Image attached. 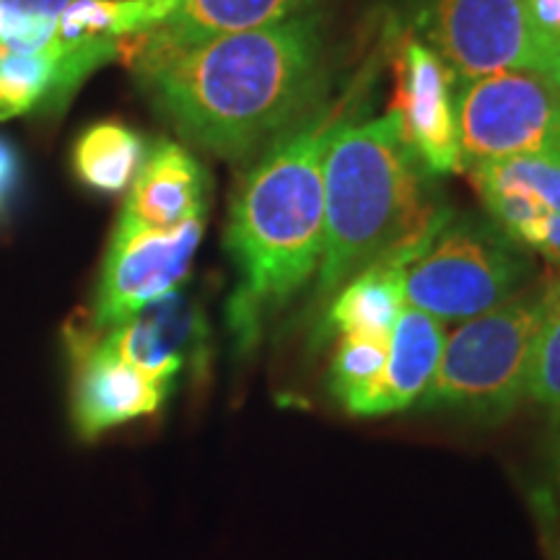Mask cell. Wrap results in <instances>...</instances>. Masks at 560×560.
Returning a JSON list of instances; mask_svg holds the SVG:
<instances>
[{"mask_svg": "<svg viewBox=\"0 0 560 560\" xmlns=\"http://www.w3.org/2000/svg\"><path fill=\"white\" fill-rule=\"evenodd\" d=\"M545 73H548L550 79L560 86V45L556 47V52H552V58L548 62V70H545Z\"/></svg>", "mask_w": 560, "mask_h": 560, "instance_id": "603a6c76", "label": "cell"}, {"mask_svg": "<svg viewBox=\"0 0 560 560\" xmlns=\"http://www.w3.org/2000/svg\"><path fill=\"white\" fill-rule=\"evenodd\" d=\"M452 70L423 42H405L397 66L395 112L405 143L418 164L433 174L459 172L457 115Z\"/></svg>", "mask_w": 560, "mask_h": 560, "instance_id": "7c38bea8", "label": "cell"}, {"mask_svg": "<svg viewBox=\"0 0 560 560\" xmlns=\"http://www.w3.org/2000/svg\"><path fill=\"white\" fill-rule=\"evenodd\" d=\"M102 338L122 361L170 389L190 371L206 374L208 322L185 291L136 312Z\"/></svg>", "mask_w": 560, "mask_h": 560, "instance_id": "4fadbf2b", "label": "cell"}, {"mask_svg": "<svg viewBox=\"0 0 560 560\" xmlns=\"http://www.w3.org/2000/svg\"><path fill=\"white\" fill-rule=\"evenodd\" d=\"M389 338L376 335H340L330 361V392L353 416L387 363Z\"/></svg>", "mask_w": 560, "mask_h": 560, "instance_id": "d6986e66", "label": "cell"}, {"mask_svg": "<svg viewBox=\"0 0 560 560\" xmlns=\"http://www.w3.org/2000/svg\"><path fill=\"white\" fill-rule=\"evenodd\" d=\"M210 179L200 161L179 143L159 140L132 179L120 221L140 229H177L206 219Z\"/></svg>", "mask_w": 560, "mask_h": 560, "instance_id": "5bb4252c", "label": "cell"}, {"mask_svg": "<svg viewBox=\"0 0 560 560\" xmlns=\"http://www.w3.org/2000/svg\"><path fill=\"white\" fill-rule=\"evenodd\" d=\"M73 0H0V52L39 50Z\"/></svg>", "mask_w": 560, "mask_h": 560, "instance_id": "ffe728a7", "label": "cell"}, {"mask_svg": "<svg viewBox=\"0 0 560 560\" xmlns=\"http://www.w3.org/2000/svg\"><path fill=\"white\" fill-rule=\"evenodd\" d=\"M405 265L408 262L400 257H389V260L374 262L371 268L350 278L322 312V325L317 327L319 338H330V335L389 338L392 327H395L405 306Z\"/></svg>", "mask_w": 560, "mask_h": 560, "instance_id": "e0dca14e", "label": "cell"}, {"mask_svg": "<svg viewBox=\"0 0 560 560\" xmlns=\"http://www.w3.org/2000/svg\"><path fill=\"white\" fill-rule=\"evenodd\" d=\"M423 30L459 83L501 70L545 73L556 52L527 0H429Z\"/></svg>", "mask_w": 560, "mask_h": 560, "instance_id": "52a82bcc", "label": "cell"}, {"mask_svg": "<svg viewBox=\"0 0 560 560\" xmlns=\"http://www.w3.org/2000/svg\"><path fill=\"white\" fill-rule=\"evenodd\" d=\"M529 397L540 402L560 431V280L548 285V312L532 363Z\"/></svg>", "mask_w": 560, "mask_h": 560, "instance_id": "44dd1931", "label": "cell"}, {"mask_svg": "<svg viewBox=\"0 0 560 560\" xmlns=\"http://www.w3.org/2000/svg\"><path fill=\"white\" fill-rule=\"evenodd\" d=\"M206 219L177 229H140L117 221L104 257L86 335H104L132 314L182 291L202 242Z\"/></svg>", "mask_w": 560, "mask_h": 560, "instance_id": "ba28073f", "label": "cell"}, {"mask_svg": "<svg viewBox=\"0 0 560 560\" xmlns=\"http://www.w3.org/2000/svg\"><path fill=\"white\" fill-rule=\"evenodd\" d=\"M454 115L462 170L520 153L560 159V86L542 70H501L459 83Z\"/></svg>", "mask_w": 560, "mask_h": 560, "instance_id": "8992f818", "label": "cell"}, {"mask_svg": "<svg viewBox=\"0 0 560 560\" xmlns=\"http://www.w3.org/2000/svg\"><path fill=\"white\" fill-rule=\"evenodd\" d=\"M70 420L86 441L159 416L174 392L122 361L102 335L70 332Z\"/></svg>", "mask_w": 560, "mask_h": 560, "instance_id": "30bf717a", "label": "cell"}, {"mask_svg": "<svg viewBox=\"0 0 560 560\" xmlns=\"http://www.w3.org/2000/svg\"><path fill=\"white\" fill-rule=\"evenodd\" d=\"M342 122V107L314 109L265 153L231 198L226 249L236 265V289L229 327L242 353L317 276L325 247L322 172Z\"/></svg>", "mask_w": 560, "mask_h": 560, "instance_id": "7a4b0ae2", "label": "cell"}, {"mask_svg": "<svg viewBox=\"0 0 560 560\" xmlns=\"http://www.w3.org/2000/svg\"><path fill=\"white\" fill-rule=\"evenodd\" d=\"M159 115L202 151L240 159L312 115L325 79L314 13L185 47L120 42Z\"/></svg>", "mask_w": 560, "mask_h": 560, "instance_id": "6da1fadb", "label": "cell"}, {"mask_svg": "<svg viewBox=\"0 0 560 560\" xmlns=\"http://www.w3.org/2000/svg\"><path fill=\"white\" fill-rule=\"evenodd\" d=\"M317 0H122V42L185 47L310 13Z\"/></svg>", "mask_w": 560, "mask_h": 560, "instance_id": "8fae6325", "label": "cell"}, {"mask_svg": "<svg viewBox=\"0 0 560 560\" xmlns=\"http://www.w3.org/2000/svg\"><path fill=\"white\" fill-rule=\"evenodd\" d=\"M325 247L314 276V304L374 262H410L446 210L420 187V164L395 112L369 122H342L325 156Z\"/></svg>", "mask_w": 560, "mask_h": 560, "instance_id": "3957f363", "label": "cell"}, {"mask_svg": "<svg viewBox=\"0 0 560 560\" xmlns=\"http://www.w3.org/2000/svg\"><path fill=\"white\" fill-rule=\"evenodd\" d=\"M444 322L431 314L402 306L400 317L389 332V350L384 371L353 416L374 418L416 405L436 374L444 350Z\"/></svg>", "mask_w": 560, "mask_h": 560, "instance_id": "2e32d148", "label": "cell"}, {"mask_svg": "<svg viewBox=\"0 0 560 560\" xmlns=\"http://www.w3.org/2000/svg\"><path fill=\"white\" fill-rule=\"evenodd\" d=\"M145 140L120 122H96L73 145V172L89 190L115 195L128 190L143 164Z\"/></svg>", "mask_w": 560, "mask_h": 560, "instance_id": "ac0fdd59", "label": "cell"}, {"mask_svg": "<svg viewBox=\"0 0 560 560\" xmlns=\"http://www.w3.org/2000/svg\"><path fill=\"white\" fill-rule=\"evenodd\" d=\"M467 172L490 221L516 247L560 265V159L520 153L480 161Z\"/></svg>", "mask_w": 560, "mask_h": 560, "instance_id": "9c48e42d", "label": "cell"}, {"mask_svg": "<svg viewBox=\"0 0 560 560\" xmlns=\"http://www.w3.org/2000/svg\"><path fill=\"white\" fill-rule=\"evenodd\" d=\"M529 278V252L493 221L446 210L402 268V299L439 322H465L514 299Z\"/></svg>", "mask_w": 560, "mask_h": 560, "instance_id": "5b68a950", "label": "cell"}, {"mask_svg": "<svg viewBox=\"0 0 560 560\" xmlns=\"http://www.w3.org/2000/svg\"><path fill=\"white\" fill-rule=\"evenodd\" d=\"M19 179H21L19 153L9 140L0 138V213L9 208L13 192L19 190Z\"/></svg>", "mask_w": 560, "mask_h": 560, "instance_id": "7402d4cb", "label": "cell"}, {"mask_svg": "<svg viewBox=\"0 0 560 560\" xmlns=\"http://www.w3.org/2000/svg\"><path fill=\"white\" fill-rule=\"evenodd\" d=\"M548 285L524 289L446 335L436 374L418 408L478 423H501L520 408L529 395L532 363L548 312Z\"/></svg>", "mask_w": 560, "mask_h": 560, "instance_id": "277c9868", "label": "cell"}, {"mask_svg": "<svg viewBox=\"0 0 560 560\" xmlns=\"http://www.w3.org/2000/svg\"><path fill=\"white\" fill-rule=\"evenodd\" d=\"M117 52L68 47L50 39L39 50L0 52V122L62 104L96 68Z\"/></svg>", "mask_w": 560, "mask_h": 560, "instance_id": "9a60e30c", "label": "cell"}]
</instances>
